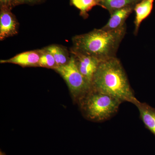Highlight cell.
<instances>
[{"label": "cell", "mask_w": 155, "mask_h": 155, "mask_svg": "<svg viewBox=\"0 0 155 155\" xmlns=\"http://www.w3.org/2000/svg\"><path fill=\"white\" fill-rule=\"evenodd\" d=\"M91 89L133 104L137 100L123 66L116 57L101 61L96 71Z\"/></svg>", "instance_id": "1"}, {"label": "cell", "mask_w": 155, "mask_h": 155, "mask_svg": "<svg viewBox=\"0 0 155 155\" xmlns=\"http://www.w3.org/2000/svg\"><path fill=\"white\" fill-rule=\"evenodd\" d=\"M126 25L112 31L101 28L76 35L72 38L71 48L101 61L115 58L120 43L126 33Z\"/></svg>", "instance_id": "2"}, {"label": "cell", "mask_w": 155, "mask_h": 155, "mask_svg": "<svg viewBox=\"0 0 155 155\" xmlns=\"http://www.w3.org/2000/svg\"><path fill=\"white\" fill-rule=\"evenodd\" d=\"M122 103L114 97L91 89L78 103L85 118L100 122L113 117Z\"/></svg>", "instance_id": "3"}, {"label": "cell", "mask_w": 155, "mask_h": 155, "mask_svg": "<svg viewBox=\"0 0 155 155\" xmlns=\"http://www.w3.org/2000/svg\"><path fill=\"white\" fill-rule=\"evenodd\" d=\"M54 70L66 81L75 101L78 103L91 91V85L79 72L72 56L68 64L58 67Z\"/></svg>", "instance_id": "4"}, {"label": "cell", "mask_w": 155, "mask_h": 155, "mask_svg": "<svg viewBox=\"0 0 155 155\" xmlns=\"http://www.w3.org/2000/svg\"><path fill=\"white\" fill-rule=\"evenodd\" d=\"M69 51L79 72L91 85L94 75L101 61L94 57L78 52L72 48Z\"/></svg>", "instance_id": "5"}, {"label": "cell", "mask_w": 155, "mask_h": 155, "mask_svg": "<svg viewBox=\"0 0 155 155\" xmlns=\"http://www.w3.org/2000/svg\"><path fill=\"white\" fill-rule=\"evenodd\" d=\"M19 23L11 10L0 7V40L1 41L18 33Z\"/></svg>", "instance_id": "6"}, {"label": "cell", "mask_w": 155, "mask_h": 155, "mask_svg": "<svg viewBox=\"0 0 155 155\" xmlns=\"http://www.w3.org/2000/svg\"><path fill=\"white\" fill-rule=\"evenodd\" d=\"M40 58L39 49L28 51L18 54L13 58L1 60V64H12L21 67H38Z\"/></svg>", "instance_id": "7"}, {"label": "cell", "mask_w": 155, "mask_h": 155, "mask_svg": "<svg viewBox=\"0 0 155 155\" xmlns=\"http://www.w3.org/2000/svg\"><path fill=\"white\" fill-rule=\"evenodd\" d=\"M135 6H128L114 11L110 14V18L107 23L101 28L102 29L107 31L114 30L126 25V19L134 11Z\"/></svg>", "instance_id": "8"}, {"label": "cell", "mask_w": 155, "mask_h": 155, "mask_svg": "<svg viewBox=\"0 0 155 155\" xmlns=\"http://www.w3.org/2000/svg\"><path fill=\"white\" fill-rule=\"evenodd\" d=\"M133 104L138 109L140 117L145 127L155 136V108L137 99Z\"/></svg>", "instance_id": "9"}, {"label": "cell", "mask_w": 155, "mask_h": 155, "mask_svg": "<svg viewBox=\"0 0 155 155\" xmlns=\"http://www.w3.org/2000/svg\"><path fill=\"white\" fill-rule=\"evenodd\" d=\"M154 1L155 0H141L134 7L135 28L134 34L135 35L138 33L142 22L147 18L151 13Z\"/></svg>", "instance_id": "10"}, {"label": "cell", "mask_w": 155, "mask_h": 155, "mask_svg": "<svg viewBox=\"0 0 155 155\" xmlns=\"http://www.w3.org/2000/svg\"><path fill=\"white\" fill-rule=\"evenodd\" d=\"M52 55L58 67L68 64L71 58L70 51L61 45H52L45 47Z\"/></svg>", "instance_id": "11"}, {"label": "cell", "mask_w": 155, "mask_h": 155, "mask_svg": "<svg viewBox=\"0 0 155 155\" xmlns=\"http://www.w3.org/2000/svg\"><path fill=\"white\" fill-rule=\"evenodd\" d=\"M141 0H98L100 6L107 10L110 15L114 11L130 6H135Z\"/></svg>", "instance_id": "12"}, {"label": "cell", "mask_w": 155, "mask_h": 155, "mask_svg": "<svg viewBox=\"0 0 155 155\" xmlns=\"http://www.w3.org/2000/svg\"><path fill=\"white\" fill-rule=\"evenodd\" d=\"M70 2L80 11V16L84 19L88 17V12L94 7L100 6L98 0H70Z\"/></svg>", "instance_id": "13"}, {"label": "cell", "mask_w": 155, "mask_h": 155, "mask_svg": "<svg viewBox=\"0 0 155 155\" xmlns=\"http://www.w3.org/2000/svg\"><path fill=\"white\" fill-rule=\"evenodd\" d=\"M40 58L39 62L38 67H44L54 70L58 67L55 60L52 55L45 48L39 49Z\"/></svg>", "instance_id": "14"}, {"label": "cell", "mask_w": 155, "mask_h": 155, "mask_svg": "<svg viewBox=\"0 0 155 155\" xmlns=\"http://www.w3.org/2000/svg\"><path fill=\"white\" fill-rule=\"evenodd\" d=\"M19 5V0H0V7H5L11 10Z\"/></svg>", "instance_id": "15"}, {"label": "cell", "mask_w": 155, "mask_h": 155, "mask_svg": "<svg viewBox=\"0 0 155 155\" xmlns=\"http://www.w3.org/2000/svg\"><path fill=\"white\" fill-rule=\"evenodd\" d=\"M46 0H19V5L26 4L30 5H34L44 2Z\"/></svg>", "instance_id": "16"}, {"label": "cell", "mask_w": 155, "mask_h": 155, "mask_svg": "<svg viewBox=\"0 0 155 155\" xmlns=\"http://www.w3.org/2000/svg\"><path fill=\"white\" fill-rule=\"evenodd\" d=\"M1 155H5L4 153L3 152H2V151H1Z\"/></svg>", "instance_id": "17"}]
</instances>
